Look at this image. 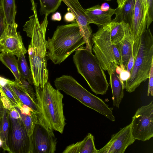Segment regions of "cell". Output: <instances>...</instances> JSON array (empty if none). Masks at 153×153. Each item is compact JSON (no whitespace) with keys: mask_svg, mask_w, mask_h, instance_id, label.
I'll return each mask as SVG.
<instances>
[{"mask_svg":"<svg viewBox=\"0 0 153 153\" xmlns=\"http://www.w3.org/2000/svg\"><path fill=\"white\" fill-rule=\"evenodd\" d=\"M94 137L90 133L88 134L82 140L67 146L63 153H97Z\"/></svg>","mask_w":153,"mask_h":153,"instance_id":"cell-16","label":"cell"},{"mask_svg":"<svg viewBox=\"0 0 153 153\" xmlns=\"http://www.w3.org/2000/svg\"><path fill=\"white\" fill-rule=\"evenodd\" d=\"M126 24L122 22L113 20L109 23L110 28L111 39L113 44L117 45L123 38Z\"/></svg>","mask_w":153,"mask_h":153,"instance_id":"cell-25","label":"cell"},{"mask_svg":"<svg viewBox=\"0 0 153 153\" xmlns=\"http://www.w3.org/2000/svg\"><path fill=\"white\" fill-rule=\"evenodd\" d=\"M126 0H117L118 7L121 8L123 5Z\"/></svg>","mask_w":153,"mask_h":153,"instance_id":"cell-41","label":"cell"},{"mask_svg":"<svg viewBox=\"0 0 153 153\" xmlns=\"http://www.w3.org/2000/svg\"><path fill=\"white\" fill-rule=\"evenodd\" d=\"M5 108L1 99L0 95V121L3 116Z\"/></svg>","mask_w":153,"mask_h":153,"instance_id":"cell-39","label":"cell"},{"mask_svg":"<svg viewBox=\"0 0 153 153\" xmlns=\"http://www.w3.org/2000/svg\"><path fill=\"white\" fill-rule=\"evenodd\" d=\"M64 19L67 22H74L75 20L74 15L70 11L67 12L64 16Z\"/></svg>","mask_w":153,"mask_h":153,"instance_id":"cell-36","label":"cell"},{"mask_svg":"<svg viewBox=\"0 0 153 153\" xmlns=\"http://www.w3.org/2000/svg\"><path fill=\"white\" fill-rule=\"evenodd\" d=\"M54 82L56 89L62 91L110 120L115 121L113 108L109 107L102 99L86 90L71 76L63 75L57 77Z\"/></svg>","mask_w":153,"mask_h":153,"instance_id":"cell-5","label":"cell"},{"mask_svg":"<svg viewBox=\"0 0 153 153\" xmlns=\"http://www.w3.org/2000/svg\"><path fill=\"white\" fill-rule=\"evenodd\" d=\"M33 14L23 26V30L31 38L27 52L30 68L33 80V85L43 87L48 81L49 73L47 69L46 33L48 23V16L46 15L41 22L39 20L37 10V3L30 0Z\"/></svg>","mask_w":153,"mask_h":153,"instance_id":"cell-1","label":"cell"},{"mask_svg":"<svg viewBox=\"0 0 153 153\" xmlns=\"http://www.w3.org/2000/svg\"><path fill=\"white\" fill-rule=\"evenodd\" d=\"M62 1L74 15L83 36L86 47L88 49L91 48L93 45L92 31L89 25V19L85 9L78 0H62Z\"/></svg>","mask_w":153,"mask_h":153,"instance_id":"cell-12","label":"cell"},{"mask_svg":"<svg viewBox=\"0 0 153 153\" xmlns=\"http://www.w3.org/2000/svg\"><path fill=\"white\" fill-rule=\"evenodd\" d=\"M19 70L21 76L25 79L31 85L33 80L31 70L28 67L25 54H22L17 59Z\"/></svg>","mask_w":153,"mask_h":153,"instance_id":"cell-27","label":"cell"},{"mask_svg":"<svg viewBox=\"0 0 153 153\" xmlns=\"http://www.w3.org/2000/svg\"><path fill=\"white\" fill-rule=\"evenodd\" d=\"M9 85L22 103L32 109L38 115L39 111L37 100L34 99L25 90L15 83L14 81L10 80Z\"/></svg>","mask_w":153,"mask_h":153,"instance_id":"cell-19","label":"cell"},{"mask_svg":"<svg viewBox=\"0 0 153 153\" xmlns=\"http://www.w3.org/2000/svg\"><path fill=\"white\" fill-rule=\"evenodd\" d=\"M92 50L103 70L108 74L115 72L117 67L123 64L118 45L112 43L109 23L92 34Z\"/></svg>","mask_w":153,"mask_h":153,"instance_id":"cell-7","label":"cell"},{"mask_svg":"<svg viewBox=\"0 0 153 153\" xmlns=\"http://www.w3.org/2000/svg\"><path fill=\"white\" fill-rule=\"evenodd\" d=\"M0 61L13 73L15 79L14 81L19 82L21 75L19 70L17 60L15 55L8 53L1 52L0 53Z\"/></svg>","mask_w":153,"mask_h":153,"instance_id":"cell-22","label":"cell"},{"mask_svg":"<svg viewBox=\"0 0 153 153\" xmlns=\"http://www.w3.org/2000/svg\"><path fill=\"white\" fill-rule=\"evenodd\" d=\"M146 0H135L134 11L130 27L134 42L140 40L146 29Z\"/></svg>","mask_w":153,"mask_h":153,"instance_id":"cell-14","label":"cell"},{"mask_svg":"<svg viewBox=\"0 0 153 153\" xmlns=\"http://www.w3.org/2000/svg\"><path fill=\"white\" fill-rule=\"evenodd\" d=\"M119 76L122 81L123 82H126L130 77V73L127 71L126 70L124 69L121 71Z\"/></svg>","mask_w":153,"mask_h":153,"instance_id":"cell-34","label":"cell"},{"mask_svg":"<svg viewBox=\"0 0 153 153\" xmlns=\"http://www.w3.org/2000/svg\"><path fill=\"white\" fill-rule=\"evenodd\" d=\"M0 6L7 25L15 22L17 13L15 0H0Z\"/></svg>","mask_w":153,"mask_h":153,"instance_id":"cell-23","label":"cell"},{"mask_svg":"<svg viewBox=\"0 0 153 153\" xmlns=\"http://www.w3.org/2000/svg\"><path fill=\"white\" fill-rule=\"evenodd\" d=\"M118 7L115 9L110 7L107 10L101 9L99 4L93 6L85 9L89 19L90 24H94L99 28L102 27L109 23L112 20V16L116 14Z\"/></svg>","mask_w":153,"mask_h":153,"instance_id":"cell-15","label":"cell"},{"mask_svg":"<svg viewBox=\"0 0 153 153\" xmlns=\"http://www.w3.org/2000/svg\"><path fill=\"white\" fill-rule=\"evenodd\" d=\"M62 19V16L61 13L56 12L54 13L51 16V20L53 21H60Z\"/></svg>","mask_w":153,"mask_h":153,"instance_id":"cell-38","label":"cell"},{"mask_svg":"<svg viewBox=\"0 0 153 153\" xmlns=\"http://www.w3.org/2000/svg\"><path fill=\"white\" fill-rule=\"evenodd\" d=\"M41 15L48 16L56 11L60 5L62 0H39Z\"/></svg>","mask_w":153,"mask_h":153,"instance_id":"cell-28","label":"cell"},{"mask_svg":"<svg viewBox=\"0 0 153 153\" xmlns=\"http://www.w3.org/2000/svg\"><path fill=\"white\" fill-rule=\"evenodd\" d=\"M147 6L146 29L153 20V0H146Z\"/></svg>","mask_w":153,"mask_h":153,"instance_id":"cell-30","label":"cell"},{"mask_svg":"<svg viewBox=\"0 0 153 153\" xmlns=\"http://www.w3.org/2000/svg\"><path fill=\"white\" fill-rule=\"evenodd\" d=\"M149 75L147 96H148L151 95L152 96L153 95V64L152 65Z\"/></svg>","mask_w":153,"mask_h":153,"instance_id":"cell-32","label":"cell"},{"mask_svg":"<svg viewBox=\"0 0 153 153\" xmlns=\"http://www.w3.org/2000/svg\"><path fill=\"white\" fill-rule=\"evenodd\" d=\"M18 25L15 22L6 25L0 37V52L8 53L18 58L27 52L23 43L22 37L17 31Z\"/></svg>","mask_w":153,"mask_h":153,"instance_id":"cell-11","label":"cell"},{"mask_svg":"<svg viewBox=\"0 0 153 153\" xmlns=\"http://www.w3.org/2000/svg\"><path fill=\"white\" fill-rule=\"evenodd\" d=\"M30 137V153H55L57 140L53 130L46 126L38 117Z\"/></svg>","mask_w":153,"mask_h":153,"instance_id":"cell-9","label":"cell"},{"mask_svg":"<svg viewBox=\"0 0 153 153\" xmlns=\"http://www.w3.org/2000/svg\"><path fill=\"white\" fill-rule=\"evenodd\" d=\"M106 0V1H110V0Z\"/></svg>","mask_w":153,"mask_h":153,"instance_id":"cell-43","label":"cell"},{"mask_svg":"<svg viewBox=\"0 0 153 153\" xmlns=\"http://www.w3.org/2000/svg\"><path fill=\"white\" fill-rule=\"evenodd\" d=\"M2 142L0 138V147H2Z\"/></svg>","mask_w":153,"mask_h":153,"instance_id":"cell-42","label":"cell"},{"mask_svg":"<svg viewBox=\"0 0 153 153\" xmlns=\"http://www.w3.org/2000/svg\"><path fill=\"white\" fill-rule=\"evenodd\" d=\"M135 0H126L122 7H118V10L113 20L117 22H122L130 25L134 11Z\"/></svg>","mask_w":153,"mask_h":153,"instance_id":"cell-20","label":"cell"},{"mask_svg":"<svg viewBox=\"0 0 153 153\" xmlns=\"http://www.w3.org/2000/svg\"><path fill=\"white\" fill-rule=\"evenodd\" d=\"M20 109L21 112L22 113L25 114L30 115L33 113L36 114L32 109L23 104L22 107L20 108Z\"/></svg>","mask_w":153,"mask_h":153,"instance_id":"cell-35","label":"cell"},{"mask_svg":"<svg viewBox=\"0 0 153 153\" xmlns=\"http://www.w3.org/2000/svg\"><path fill=\"white\" fill-rule=\"evenodd\" d=\"M153 64V36L149 28L143 34L139 49L129 78L126 81L125 89L129 93L134 91L143 82L149 78Z\"/></svg>","mask_w":153,"mask_h":153,"instance_id":"cell-6","label":"cell"},{"mask_svg":"<svg viewBox=\"0 0 153 153\" xmlns=\"http://www.w3.org/2000/svg\"><path fill=\"white\" fill-rule=\"evenodd\" d=\"M9 111V115L11 117L15 119L21 118L19 112L14 107L11 110Z\"/></svg>","mask_w":153,"mask_h":153,"instance_id":"cell-37","label":"cell"},{"mask_svg":"<svg viewBox=\"0 0 153 153\" xmlns=\"http://www.w3.org/2000/svg\"><path fill=\"white\" fill-rule=\"evenodd\" d=\"M0 95L1 99L5 108L9 111L11 110L14 107L12 105L9 100L0 87Z\"/></svg>","mask_w":153,"mask_h":153,"instance_id":"cell-31","label":"cell"},{"mask_svg":"<svg viewBox=\"0 0 153 153\" xmlns=\"http://www.w3.org/2000/svg\"><path fill=\"white\" fill-rule=\"evenodd\" d=\"M101 9L103 10H107L110 7L108 4L104 3L101 6Z\"/></svg>","mask_w":153,"mask_h":153,"instance_id":"cell-40","label":"cell"},{"mask_svg":"<svg viewBox=\"0 0 153 153\" xmlns=\"http://www.w3.org/2000/svg\"><path fill=\"white\" fill-rule=\"evenodd\" d=\"M109 76L113 105L116 108H119L124 96V89H125V85L116 72L111 74Z\"/></svg>","mask_w":153,"mask_h":153,"instance_id":"cell-18","label":"cell"},{"mask_svg":"<svg viewBox=\"0 0 153 153\" xmlns=\"http://www.w3.org/2000/svg\"><path fill=\"white\" fill-rule=\"evenodd\" d=\"M14 107L19 112L27 134L30 137L32 134L35 124L38 120L37 114L35 113L30 115L23 114L21 112L19 108Z\"/></svg>","mask_w":153,"mask_h":153,"instance_id":"cell-26","label":"cell"},{"mask_svg":"<svg viewBox=\"0 0 153 153\" xmlns=\"http://www.w3.org/2000/svg\"><path fill=\"white\" fill-rule=\"evenodd\" d=\"M85 44L75 20L70 24L58 26L51 38L46 40V56L55 65L60 64L74 51Z\"/></svg>","mask_w":153,"mask_h":153,"instance_id":"cell-3","label":"cell"},{"mask_svg":"<svg viewBox=\"0 0 153 153\" xmlns=\"http://www.w3.org/2000/svg\"><path fill=\"white\" fill-rule=\"evenodd\" d=\"M6 25L4 15L0 6V37L5 30Z\"/></svg>","mask_w":153,"mask_h":153,"instance_id":"cell-33","label":"cell"},{"mask_svg":"<svg viewBox=\"0 0 153 153\" xmlns=\"http://www.w3.org/2000/svg\"><path fill=\"white\" fill-rule=\"evenodd\" d=\"M8 145L10 153H30L31 137L21 118L9 116Z\"/></svg>","mask_w":153,"mask_h":153,"instance_id":"cell-10","label":"cell"},{"mask_svg":"<svg viewBox=\"0 0 153 153\" xmlns=\"http://www.w3.org/2000/svg\"><path fill=\"white\" fill-rule=\"evenodd\" d=\"M135 140L133 138L130 124L112 135L111 140L97 153H124Z\"/></svg>","mask_w":153,"mask_h":153,"instance_id":"cell-13","label":"cell"},{"mask_svg":"<svg viewBox=\"0 0 153 153\" xmlns=\"http://www.w3.org/2000/svg\"><path fill=\"white\" fill-rule=\"evenodd\" d=\"M10 80L0 77V87L12 105L13 107H18L21 108L23 104L10 87L9 83Z\"/></svg>","mask_w":153,"mask_h":153,"instance_id":"cell-24","label":"cell"},{"mask_svg":"<svg viewBox=\"0 0 153 153\" xmlns=\"http://www.w3.org/2000/svg\"><path fill=\"white\" fill-rule=\"evenodd\" d=\"M133 41V36L130 26L126 24L124 36L122 40L118 44L122 64L124 66L126 70L131 53Z\"/></svg>","mask_w":153,"mask_h":153,"instance_id":"cell-17","label":"cell"},{"mask_svg":"<svg viewBox=\"0 0 153 153\" xmlns=\"http://www.w3.org/2000/svg\"><path fill=\"white\" fill-rule=\"evenodd\" d=\"M132 136L135 140H148L153 137V103L139 108L131 123Z\"/></svg>","mask_w":153,"mask_h":153,"instance_id":"cell-8","label":"cell"},{"mask_svg":"<svg viewBox=\"0 0 153 153\" xmlns=\"http://www.w3.org/2000/svg\"><path fill=\"white\" fill-rule=\"evenodd\" d=\"M73 61L77 72L96 94H105L109 86L104 70L92 52L83 46L75 51Z\"/></svg>","mask_w":153,"mask_h":153,"instance_id":"cell-4","label":"cell"},{"mask_svg":"<svg viewBox=\"0 0 153 153\" xmlns=\"http://www.w3.org/2000/svg\"><path fill=\"white\" fill-rule=\"evenodd\" d=\"M34 87L39 111L38 117L46 126L62 134L66 124L63 95L48 80L42 88Z\"/></svg>","mask_w":153,"mask_h":153,"instance_id":"cell-2","label":"cell"},{"mask_svg":"<svg viewBox=\"0 0 153 153\" xmlns=\"http://www.w3.org/2000/svg\"><path fill=\"white\" fill-rule=\"evenodd\" d=\"M9 116V111L5 108L0 121V138L2 142V149L10 153L8 145Z\"/></svg>","mask_w":153,"mask_h":153,"instance_id":"cell-21","label":"cell"},{"mask_svg":"<svg viewBox=\"0 0 153 153\" xmlns=\"http://www.w3.org/2000/svg\"><path fill=\"white\" fill-rule=\"evenodd\" d=\"M14 82L25 90L34 99L36 100L35 92L34 91L32 85L30 84L25 79L21 76L19 82H16L14 81Z\"/></svg>","mask_w":153,"mask_h":153,"instance_id":"cell-29","label":"cell"}]
</instances>
